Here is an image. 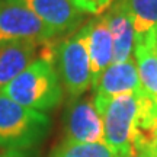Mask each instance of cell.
<instances>
[{
	"label": "cell",
	"mask_w": 157,
	"mask_h": 157,
	"mask_svg": "<svg viewBox=\"0 0 157 157\" xmlns=\"http://www.w3.org/2000/svg\"><path fill=\"white\" fill-rule=\"evenodd\" d=\"M0 93L38 112L54 109L63 99L61 80L57 73L54 58L39 56L0 90Z\"/></svg>",
	"instance_id": "1"
},
{
	"label": "cell",
	"mask_w": 157,
	"mask_h": 157,
	"mask_svg": "<svg viewBox=\"0 0 157 157\" xmlns=\"http://www.w3.org/2000/svg\"><path fill=\"white\" fill-rule=\"evenodd\" d=\"M50 118L25 108L0 93V147L6 151H26L45 138Z\"/></svg>",
	"instance_id": "2"
},
{
	"label": "cell",
	"mask_w": 157,
	"mask_h": 157,
	"mask_svg": "<svg viewBox=\"0 0 157 157\" xmlns=\"http://www.w3.org/2000/svg\"><path fill=\"white\" fill-rule=\"evenodd\" d=\"M144 96V92H129L113 98L93 96V103L103 119L105 143L124 157H128L131 151L135 124Z\"/></svg>",
	"instance_id": "3"
},
{
	"label": "cell",
	"mask_w": 157,
	"mask_h": 157,
	"mask_svg": "<svg viewBox=\"0 0 157 157\" xmlns=\"http://www.w3.org/2000/svg\"><path fill=\"white\" fill-rule=\"evenodd\" d=\"M54 63L58 77L73 99L80 98L92 86L86 25L56 45Z\"/></svg>",
	"instance_id": "4"
},
{
	"label": "cell",
	"mask_w": 157,
	"mask_h": 157,
	"mask_svg": "<svg viewBox=\"0 0 157 157\" xmlns=\"http://www.w3.org/2000/svg\"><path fill=\"white\" fill-rule=\"evenodd\" d=\"M52 39V32L19 0H0V47L22 41L44 44Z\"/></svg>",
	"instance_id": "5"
},
{
	"label": "cell",
	"mask_w": 157,
	"mask_h": 157,
	"mask_svg": "<svg viewBox=\"0 0 157 157\" xmlns=\"http://www.w3.org/2000/svg\"><path fill=\"white\" fill-rule=\"evenodd\" d=\"M50 29L54 36L73 34L83 22L82 12L71 0H19Z\"/></svg>",
	"instance_id": "6"
},
{
	"label": "cell",
	"mask_w": 157,
	"mask_h": 157,
	"mask_svg": "<svg viewBox=\"0 0 157 157\" xmlns=\"http://www.w3.org/2000/svg\"><path fill=\"white\" fill-rule=\"evenodd\" d=\"M67 140L77 143H105L103 119L98 112L93 98H77L64 117Z\"/></svg>",
	"instance_id": "7"
},
{
	"label": "cell",
	"mask_w": 157,
	"mask_h": 157,
	"mask_svg": "<svg viewBox=\"0 0 157 157\" xmlns=\"http://www.w3.org/2000/svg\"><path fill=\"white\" fill-rule=\"evenodd\" d=\"M105 17L113 41V63H124L132 58L135 29L124 0H113Z\"/></svg>",
	"instance_id": "8"
},
{
	"label": "cell",
	"mask_w": 157,
	"mask_h": 157,
	"mask_svg": "<svg viewBox=\"0 0 157 157\" xmlns=\"http://www.w3.org/2000/svg\"><path fill=\"white\" fill-rule=\"evenodd\" d=\"M87 50L92 71V87L101 74L113 63V41L105 15H99L87 25Z\"/></svg>",
	"instance_id": "9"
},
{
	"label": "cell",
	"mask_w": 157,
	"mask_h": 157,
	"mask_svg": "<svg viewBox=\"0 0 157 157\" xmlns=\"http://www.w3.org/2000/svg\"><path fill=\"white\" fill-rule=\"evenodd\" d=\"M93 96L98 98H113L129 92H143L137 63L132 58L124 63H112L93 84Z\"/></svg>",
	"instance_id": "10"
},
{
	"label": "cell",
	"mask_w": 157,
	"mask_h": 157,
	"mask_svg": "<svg viewBox=\"0 0 157 157\" xmlns=\"http://www.w3.org/2000/svg\"><path fill=\"white\" fill-rule=\"evenodd\" d=\"M41 47L42 44L32 41L13 42L0 47V90L38 58Z\"/></svg>",
	"instance_id": "11"
},
{
	"label": "cell",
	"mask_w": 157,
	"mask_h": 157,
	"mask_svg": "<svg viewBox=\"0 0 157 157\" xmlns=\"http://www.w3.org/2000/svg\"><path fill=\"white\" fill-rule=\"evenodd\" d=\"M135 29V42L157 48V0H124Z\"/></svg>",
	"instance_id": "12"
},
{
	"label": "cell",
	"mask_w": 157,
	"mask_h": 157,
	"mask_svg": "<svg viewBox=\"0 0 157 157\" xmlns=\"http://www.w3.org/2000/svg\"><path fill=\"white\" fill-rule=\"evenodd\" d=\"M134 51L141 89L157 105V48L151 44L135 42Z\"/></svg>",
	"instance_id": "13"
},
{
	"label": "cell",
	"mask_w": 157,
	"mask_h": 157,
	"mask_svg": "<svg viewBox=\"0 0 157 157\" xmlns=\"http://www.w3.org/2000/svg\"><path fill=\"white\" fill-rule=\"evenodd\" d=\"M51 157H124L106 143H77L61 141L51 153Z\"/></svg>",
	"instance_id": "14"
},
{
	"label": "cell",
	"mask_w": 157,
	"mask_h": 157,
	"mask_svg": "<svg viewBox=\"0 0 157 157\" xmlns=\"http://www.w3.org/2000/svg\"><path fill=\"white\" fill-rule=\"evenodd\" d=\"M71 2L84 13H92L99 16L109 9L113 0H71Z\"/></svg>",
	"instance_id": "15"
},
{
	"label": "cell",
	"mask_w": 157,
	"mask_h": 157,
	"mask_svg": "<svg viewBox=\"0 0 157 157\" xmlns=\"http://www.w3.org/2000/svg\"><path fill=\"white\" fill-rule=\"evenodd\" d=\"M148 157H157V115L153 122V131H151V141H150V153Z\"/></svg>",
	"instance_id": "16"
},
{
	"label": "cell",
	"mask_w": 157,
	"mask_h": 157,
	"mask_svg": "<svg viewBox=\"0 0 157 157\" xmlns=\"http://www.w3.org/2000/svg\"><path fill=\"white\" fill-rule=\"evenodd\" d=\"M0 157H26L25 151H15V150H9V151L0 154Z\"/></svg>",
	"instance_id": "17"
},
{
	"label": "cell",
	"mask_w": 157,
	"mask_h": 157,
	"mask_svg": "<svg viewBox=\"0 0 157 157\" xmlns=\"http://www.w3.org/2000/svg\"><path fill=\"white\" fill-rule=\"evenodd\" d=\"M128 157H143V156H141V154H140L138 151H135L134 148H131V151H129Z\"/></svg>",
	"instance_id": "18"
}]
</instances>
